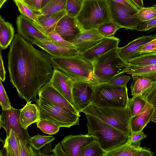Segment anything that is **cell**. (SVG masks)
<instances>
[{
  "label": "cell",
  "mask_w": 156,
  "mask_h": 156,
  "mask_svg": "<svg viewBox=\"0 0 156 156\" xmlns=\"http://www.w3.org/2000/svg\"><path fill=\"white\" fill-rule=\"evenodd\" d=\"M33 45L16 34L8 54L10 81L19 97L27 102L37 99L41 87L50 80L53 69L51 55Z\"/></svg>",
  "instance_id": "1"
},
{
  "label": "cell",
  "mask_w": 156,
  "mask_h": 156,
  "mask_svg": "<svg viewBox=\"0 0 156 156\" xmlns=\"http://www.w3.org/2000/svg\"><path fill=\"white\" fill-rule=\"evenodd\" d=\"M87 119V134L98 142L106 152L126 143L129 136L108 124L89 114Z\"/></svg>",
  "instance_id": "2"
},
{
  "label": "cell",
  "mask_w": 156,
  "mask_h": 156,
  "mask_svg": "<svg viewBox=\"0 0 156 156\" xmlns=\"http://www.w3.org/2000/svg\"><path fill=\"white\" fill-rule=\"evenodd\" d=\"M51 60L53 68L62 71L73 81L97 85L94 80L92 62L83 58L80 53L76 55L69 57L51 56Z\"/></svg>",
  "instance_id": "3"
},
{
  "label": "cell",
  "mask_w": 156,
  "mask_h": 156,
  "mask_svg": "<svg viewBox=\"0 0 156 156\" xmlns=\"http://www.w3.org/2000/svg\"><path fill=\"white\" fill-rule=\"evenodd\" d=\"M114 49L93 60L94 80L96 84L108 82L116 76L126 73L129 65Z\"/></svg>",
  "instance_id": "4"
},
{
  "label": "cell",
  "mask_w": 156,
  "mask_h": 156,
  "mask_svg": "<svg viewBox=\"0 0 156 156\" xmlns=\"http://www.w3.org/2000/svg\"><path fill=\"white\" fill-rule=\"evenodd\" d=\"M76 18L82 31L111 21L108 0H85Z\"/></svg>",
  "instance_id": "5"
},
{
  "label": "cell",
  "mask_w": 156,
  "mask_h": 156,
  "mask_svg": "<svg viewBox=\"0 0 156 156\" xmlns=\"http://www.w3.org/2000/svg\"><path fill=\"white\" fill-rule=\"evenodd\" d=\"M82 112L96 117L129 136L131 134V116L128 106L125 108L102 107L91 103Z\"/></svg>",
  "instance_id": "6"
},
{
  "label": "cell",
  "mask_w": 156,
  "mask_h": 156,
  "mask_svg": "<svg viewBox=\"0 0 156 156\" xmlns=\"http://www.w3.org/2000/svg\"><path fill=\"white\" fill-rule=\"evenodd\" d=\"M93 87L91 103L102 107H127L129 98L127 87L104 83L93 85Z\"/></svg>",
  "instance_id": "7"
},
{
  "label": "cell",
  "mask_w": 156,
  "mask_h": 156,
  "mask_svg": "<svg viewBox=\"0 0 156 156\" xmlns=\"http://www.w3.org/2000/svg\"><path fill=\"white\" fill-rule=\"evenodd\" d=\"M35 101L39 112L40 120L50 121L60 127L70 128L79 125L80 115L39 97Z\"/></svg>",
  "instance_id": "8"
},
{
  "label": "cell",
  "mask_w": 156,
  "mask_h": 156,
  "mask_svg": "<svg viewBox=\"0 0 156 156\" xmlns=\"http://www.w3.org/2000/svg\"><path fill=\"white\" fill-rule=\"evenodd\" d=\"M20 109L14 108L2 110L0 116V127L5 131L8 135L11 129L15 133L18 140L20 148L26 146H31L29 143L31 137L29 134L27 129L22 126L19 119Z\"/></svg>",
  "instance_id": "9"
},
{
  "label": "cell",
  "mask_w": 156,
  "mask_h": 156,
  "mask_svg": "<svg viewBox=\"0 0 156 156\" xmlns=\"http://www.w3.org/2000/svg\"><path fill=\"white\" fill-rule=\"evenodd\" d=\"M112 21L120 28L136 30L143 22L133 16L137 12L112 0H108Z\"/></svg>",
  "instance_id": "10"
},
{
  "label": "cell",
  "mask_w": 156,
  "mask_h": 156,
  "mask_svg": "<svg viewBox=\"0 0 156 156\" xmlns=\"http://www.w3.org/2000/svg\"><path fill=\"white\" fill-rule=\"evenodd\" d=\"M93 85L79 81H73L72 96L73 105L80 113L91 103Z\"/></svg>",
  "instance_id": "11"
},
{
  "label": "cell",
  "mask_w": 156,
  "mask_h": 156,
  "mask_svg": "<svg viewBox=\"0 0 156 156\" xmlns=\"http://www.w3.org/2000/svg\"><path fill=\"white\" fill-rule=\"evenodd\" d=\"M55 57H69L77 55L79 53L76 48L67 47L54 41L50 38L33 39L31 43Z\"/></svg>",
  "instance_id": "12"
},
{
  "label": "cell",
  "mask_w": 156,
  "mask_h": 156,
  "mask_svg": "<svg viewBox=\"0 0 156 156\" xmlns=\"http://www.w3.org/2000/svg\"><path fill=\"white\" fill-rule=\"evenodd\" d=\"M16 24L18 34L30 43L34 38L40 39L50 38L40 28L22 15L17 17Z\"/></svg>",
  "instance_id": "13"
},
{
  "label": "cell",
  "mask_w": 156,
  "mask_h": 156,
  "mask_svg": "<svg viewBox=\"0 0 156 156\" xmlns=\"http://www.w3.org/2000/svg\"><path fill=\"white\" fill-rule=\"evenodd\" d=\"M105 37L97 29L82 31L70 42L82 54L100 43Z\"/></svg>",
  "instance_id": "14"
},
{
  "label": "cell",
  "mask_w": 156,
  "mask_h": 156,
  "mask_svg": "<svg viewBox=\"0 0 156 156\" xmlns=\"http://www.w3.org/2000/svg\"><path fill=\"white\" fill-rule=\"evenodd\" d=\"M39 97L65 108L73 113L80 115L74 107L72 105L49 81L42 87L40 90Z\"/></svg>",
  "instance_id": "15"
},
{
  "label": "cell",
  "mask_w": 156,
  "mask_h": 156,
  "mask_svg": "<svg viewBox=\"0 0 156 156\" xmlns=\"http://www.w3.org/2000/svg\"><path fill=\"white\" fill-rule=\"evenodd\" d=\"M53 68L52 74L49 81L74 106L72 96L73 80L62 71L56 68Z\"/></svg>",
  "instance_id": "16"
},
{
  "label": "cell",
  "mask_w": 156,
  "mask_h": 156,
  "mask_svg": "<svg viewBox=\"0 0 156 156\" xmlns=\"http://www.w3.org/2000/svg\"><path fill=\"white\" fill-rule=\"evenodd\" d=\"M55 30L65 40L70 43L82 32L76 18L67 14L58 21Z\"/></svg>",
  "instance_id": "17"
},
{
  "label": "cell",
  "mask_w": 156,
  "mask_h": 156,
  "mask_svg": "<svg viewBox=\"0 0 156 156\" xmlns=\"http://www.w3.org/2000/svg\"><path fill=\"white\" fill-rule=\"evenodd\" d=\"M93 140L90 135L80 134L68 135L60 143L67 156H78L80 149Z\"/></svg>",
  "instance_id": "18"
},
{
  "label": "cell",
  "mask_w": 156,
  "mask_h": 156,
  "mask_svg": "<svg viewBox=\"0 0 156 156\" xmlns=\"http://www.w3.org/2000/svg\"><path fill=\"white\" fill-rule=\"evenodd\" d=\"M156 38L155 34L139 37L126 46L117 48V53L125 62L140 55L138 51L146 44Z\"/></svg>",
  "instance_id": "19"
},
{
  "label": "cell",
  "mask_w": 156,
  "mask_h": 156,
  "mask_svg": "<svg viewBox=\"0 0 156 156\" xmlns=\"http://www.w3.org/2000/svg\"><path fill=\"white\" fill-rule=\"evenodd\" d=\"M120 40L114 36L105 37L99 43L82 54L84 58L92 62L95 58L104 54L118 46Z\"/></svg>",
  "instance_id": "20"
},
{
  "label": "cell",
  "mask_w": 156,
  "mask_h": 156,
  "mask_svg": "<svg viewBox=\"0 0 156 156\" xmlns=\"http://www.w3.org/2000/svg\"><path fill=\"white\" fill-rule=\"evenodd\" d=\"M154 109L151 105L147 102L139 114L131 118L130 125L132 132L143 130L147 123L151 121Z\"/></svg>",
  "instance_id": "21"
},
{
  "label": "cell",
  "mask_w": 156,
  "mask_h": 156,
  "mask_svg": "<svg viewBox=\"0 0 156 156\" xmlns=\"http://www.w3.org/2000/svg\"><path fill=\"white\" fill-rule=\"evenodd\" d=\"M30 101L20 109L19 119L23 127L27 129L33 123L37 122L40 120L39 112L37 105L32 104Z\"/></svg>",
  "instance_id": "22"
},
{
  "label": "cell",
  "mask_w": 156,
  "mask_h": 156,
  "mask_svg": "<svg viewBox=\"0 0 156 156\" xmlns=\"http://www.w3.org/2000/svg\"><path fill=\"white\" fill-rule=\"evenodd\" d=\"M66 14L65 10L56 13L49 14H41L38 16L39 27L46 34L55 30L60 20Z\"/></svg>",
  "instance_id": "23"
},
{
  "label": "cell",
  "mask_w": 156,
  "mask_h": 156,
  "mask_svg": "<svg viewBox=\"0 0 156 156\" xmlns=\"http://www.w3.org/2000/svg\"><path fill=\"white\" fill-rule=\"evenodd\" d=\"M14 30L12 24L0 16V46L4 50L10 45L14 37Z\"/></svg>",
  "instance_id": "24"
},
{
  "label": "cell",
  "mask_w": 156,
  "mask_h": 156,
  "mask_svg": "<svg viewBox=\"0 0 156 156\" xmlns=\"http://www.w3.org/2000/svg\"><path fill=\"white\" fill-rule=\"evenodd\" d=\"M140 143H126L107 152L105 156H137L142 147Z\"/></svg>",
  "instance_id": "25"
},
{
  "label": "cell",
  "mask_w": 156,
  "mask_h": 156,
  "mask_svg": "<svg viewBox=\"0 0 156 156\" xmlns=\"http://www.w3.org/2000/svg\"><path fill=\"white\" fill-rule=\"evenodd\" d=\"M131 76L133 80L130 89L133 97L141 95L155 82L142 76L137 75Z\"/></svg>",
  "instance_id": "26"
},
{
  "label": "cell",
  "mask_w": 156,
  "mask_h": 156,
  "mask_svg": "<svg viewBox=\"0 0 156 156\" xmlns=\"http://www.w3.org/2000/svg\"><path fill=\"white\" fill-rule=\"evenodd\" d=\"M126 73L131 76H142L155 82L156 81V64L142 67L129 65L128 70Z\"/></svg>",
  "instance_id": "27"
},
{
  "label": "cell",
  "mask_w": 156,
  "mask_h": 156,
  "mask_svg": "<svg viewBox=\"0 0 156 156\" xmlns=\"http://www.w3.org/2000/svg\"><path fill=\"white\" fill-rule=\"evenodd\" d=\"M3 148L7 156H20L19 143L12 129H11L9 134L6 136Z\"/></svg>",
  "instance_id": "28"
},
{
  "label": "cell",
  "mask_w": 156,
  "mask_h": 156,
  "mask_svg": "<svg viewBox=\"0 0 156 156\" xmlns=\"http://www.w3.org/2000/svg\"><path fill=\"white\" fill-rule=\"evenodd\" d=\"M14 2L21 14L39 27L38 18L42 14L41 11L33 9L22 1L16 0Z\"/></svg>",
  "instance_id": "29"
},
{
  "label": "cell",
  "mask_w": 156,
  "mask_h": 156,
  "mask_svg": "<svg viewBox=\"0 0 156 156\" xmlns=\"http://www.w3.org/2000/svg\"><path fill=\"white\" fill-rule=\"evenodd\" d=\"M129 66L142 67L156 64V52L145 53L126 61Z\"/></svg>",
  "instance_id": "30"
},
{
  "label": "cell",
  "mask_w": 156,
  "mask_h": 156,
  "mask_svg": "<svg viewBox=\"0 0 156 156\" xmlns=\"http://www.w3.org/2000/svg\"><path fill=\"white\" fill-rule=\"evenodd\" d=\"M106 152L98 142L93 140L80 149L78 156H105Z\"/></svg>",
  "instance_id": "31"
},
{
  "label": "cell",
  "mask_w": 156,
  "mask_h": 156,
  "mask_svg": "<svg viewBox=\"0 0 156 156\" xmlns=\"http://www.w3.org/2000/svg\"><path fill=\"white\" fill-rule=\"evenodd\" d=\"M147 102L141 96L129 98L128 104L131 117L139 114L143 110Z\"/></svg>",
  "instance_id": "32"
},
{
  "label": "cell",
  "mask_w": 156,
  "mask_h": 156,
  "mask_svg": "<svg viewBox=\"0 0 156 156\" xmlns=\"http://www.w3.org/2000/svg\"><path fill=\"white\" fill-rule=\"evenodd\" d=\"M66 0H50L40 11L42 14L55 13L66 9Z\"/></svg>",
  "instance_id": "33"
},
{
  "label": "cell",
  "mask_w": 156,
  "mask_h": 156,
  "mask_svg": "<svg viewBox=\"0 0 156 156\" xmlns=\"http://www.w3.org/2000/svg\"><path fill=\"white\" fill-rule=\"evenodd\" d=\"M55 139V137L54 136L41 135L38 134L31 137L29 143L33 148L38 151L46 144L51 143Z\"/></svg>",
  "instance_id": "34"
},
{
  "label": "cell",
  "mask_w": 156,
  "mask_h": 156,
  "mask_svg": "<svg viewBox=\"0 0 156 156\" xmlns=\"http://www.w3.org/2000/svg\"><path fill=\"white\" fill-rule=\"evenodd\" d=\"M133 16L142 22L150 20L156 16V5L140 8Z\"/></svg>",
  "instance_id": "35"
},
{
  "label": "cell",
  "mask_w": 156,
  "mask_h": 156,
  "mask_svg": "<svg viewBox=\"0 0 156 156\" xmlns=\"http://www.w3.org/2000/svg\"><path fill=\"white\" fill-rule=\"evenodd\" d=\"M85 0H66V14L75 17L80 12Z\"/></svg>",
  "instance_id": "36"
},
{
  "label": "cell",
  "mask_w": 156,
  "mask_h": 156,
  "mask_svg": "<svg viewBox=\"0 0 156 156\" xmlns=\"http://www.w3.org/2000/svg\"><path fill=\"white\" fill-rule=\"evenodd\" d=\"M37 125L43 133L51 135L57 133L60 128L54 123L45 120H39L37 122Z\"/></svg>",
  "instance_id": "37"
},
{
  "label": "cell",
  "mask_w": 156,
  "mask_h": 156,
  "mask_svg": "<svg viewBox=\"0 0 156 156\" xmlns=\"http://www.w3.org/2000/svg\"><path fill=\"white\" fill-rule=\"evenodd\" d=\"M120 28L112 21L107 22L100 26L97 29L98 31L106 37L114 36Z\"/></svg>",
  "instance_id": "38"
},
{
  "label": "cell",
  "mask_w": 156,
  "mask_h": 156,
  "mask_svg": "<svg viewBox=\"0 0 156 156\" xmlns=\"http://www.w3.org/2000/svg\"><path fill=\"white\" fill-rule=\"evenodd\" d=\"M154 108L156 107V81L141 95Z\"/></svg>",
  "instance_id": "39"
},
{
  "label": "cell",
  "mask_w": 156,
  "mask_h": 156,
  "mask_svg": "<svg viewBox=\"0 0 156 156\" xmlns=\"http://www.w3.org/2000/svg\"><path fill=\"white\" fill-rule=\"evenodd\" d=\"M123 74H121L116 76L108 82L104 83L115 86L127 87V84L130 79L131 76L125 75Z\"/></svg>",
  "instance_id": "40"
},
{
  "label": "cell",
  "mask_w": 156,
  "mask_h": 156,
  "mask_svg": "<svg viewBox=\"0 0 156 156\" xmlns=\"http://www.w3.org/2000/svg\"><path fill=\"white\" fill-rule=\"evenodd\" d=\"M0 104L2 110H6L10 108L12 106L4 87L0 80Z\"/></svg>",
  "instance_id": "41"
},
{
  "label": "cell",
  "mask_w": 156,
  "mask_h": 156,
  "mask_svg": "<svg viewBox=\"0 0 156 156\" xmlns=\"http://www.w3.org/2000/svg\"><path fill=\"white\" fill-rule=\"evenodd\" d=\"M156 30V16L143 22L136 30L137 31H152ZM156 35V34H155Z\"/></svg>",
  "instance_id": "42"
},
{
  "label": "cell",
  "mask_w": 156,
  "mask_h": 156,
  "mask_svg": "<svg viewBox=\"0 0 156 156\" xmlns=\"http://www.w3.org/2000/svg\"><path fill=\"white\" fill-rule=\"evenodd\" d=\"M47 34L50 39L63 46L75 48L72 43L65 40L55 30Z\"/></svg>",
  "instance_id": "43"
},
{
  "label": "cell",
  "mask_w": 156,
  "mask_h": 156,
  "mask_svg": "<svg viewBox=\"0 0 156 156\" xmlns=\"http://www.w3.org/2000/svg\"><path fill=\"white\" fill-rule=\"evenodd\" d=\"M147 137V135L144 133L143 130L136 132H132L129 136L128 142L131 143H140L143 139Z\"/></svg>",
  "instance_id": "44"
},
{
  "label": "cell",
  "mask_w": 156,
  "mask_h": 156,
  "mask_svg": "<svg viewBox=\"0 0 156 156\" xmlns=\"http://www.w3.org/2000/svg\"><path fill=\"white\" fill-rule=\"evenodd\" d=\"M156 49V38L146 44L140 49V55L147 53Z\"/></svg>",
  "instance_id": "45"
},
{
  "label": "cell",
  "mask_w": 156,
  "mask_h": 156,
  "mask_svg": "<svg viewBox=\"0 0 156 156\" xmlns=\"http://www.w3.org/2000/svg\"><path fill=\"white\" fill-rule=\"evenodd\" d=\"M42 0H23L22 2L33 9L40 11Z\"/></svg>",
  "instance_id": "46"
},
{
  "label": "cell",
  "mask_w": 156,
  "mask_h": 156,
  "mask_svg": "<svg viewBox=\"0 0 156 156\" xmlns=\"http://www.w3.org/2000/svg\"><path fill=\"white\" fill-rule=\"evenodd\" d=\"M62 147L61 143L59 142L56 145L54 148L52 149L51 151L55 156H67Z\"/></svg>",
  "instance_id": "47"
},
{
  "label": "cell",
  "mask_w": 156,
  "mask_h": 156,
  "mask_svg": "<svg viewBox=\"0 0 156 156\" xmlns=\"http://www.w3.org/2000/svg\"><path fill=\"white\" fill-rule=\"evenodd\" d=\"M137 11L139 8L131 0H112Z\"/></svg>",
  "instance_id": "48"
},
{
  "label": "cell",
  "mask_w": 156,
  "mask_h": 156,
  "mask_svg": "<svg viewBox=\"0 0 156 156\" xmlns=\"http://www.w3.org/2000/svg\"><path fill=\"white\" fill-rule=\"evenodd\" d=\"M51 143L47 144L42 151L38 150L37 151L36 156H51Z\"/></svg>",
  "instance_id": "49"
},
{
  "label": "cell",
  "mask_w": 156,
  "mask_h": 156,
  "mask_svg": "<svg viewBox=\"0 0 156 156\" xmlns=\"http://www.w3.org/2000/svg\"><path fill=\"white\" fill-rule=\"evenodd\" d=\"M0 80L4 82L5 79V71L4 66L1 49L0 51Z\"/></svg>",
  "instance_id": "50"
},
{
  "label": "cell",
  "mask_w": 156,
  "mask_h": 156,
  "mask_svg": "<svg viewBox=\"0 0 156 156\" xmlns=\"http://www.w3.org/2000/svg\"><path fill=\"white\" fill-rule=\"evenodd\" d=\"M154 153L150 149L145 147H142L140 151L137 156H152Z\"/></svg>",
  "instance_id": "51"
},
{
  "label": "cell",
  "mask_w": 156,
  "mask_h": 156,
  "mask_svg": "<svg viewBox=\"0 0 156 156\" xmlns=\"http://www.w3.org/2000/svg\"><path fill=\"white\" fill-rule=\"evenodd\" d=\"M139 8L143 7V0H131Z\"/></svg>",
  "instance_id": "52"
},
{
  "label": "cell",
  "mask_w": 156,
  "mask_h": 156,
  "mask_svg": "<svg viewBox=\"0 0 156 156\" xmlns=\"http://www.w3.org/2000/svg\"><path fill=\"white\" fill-rule=\"evenodd\" d=\"M151 121L156 122V107L154 108V111L151 117Z\"/></svg>",
  "instance_id": "53"
},
{
  "label": "cell",
  "mask_w": 156,
  "mask_h": 156,
  "mask_svg": "<svg viewBox=\"0 0 156 156\" xmlns=\"http://www.w3.org/2000/svg\"><path fill=\"white\" fill-rule=\"evenodd\" d=\"M50 0H42L41 9L43 8L50 1Z\"/></svg>",
  "instance_id": "54"
},
{
  "label": "cell",
  "mask_w": 156,
  "mask_h": 156,
  "mask_svg": "<svg viewBox=\"0 0 156 156\" xmlns=\"http://www.w3.org/2000/svg\"><path fill=\"white\" fill-rule=\"evenodd\" d=\"M7 0H0V8Z\"/></svg>",
  "instance_id": "55"
},
{
  "label": "cell",
  "mask_w": 156,
  "mask_h": 156,
  "mask_svg": "<svg viewBox=\"0 0 156 156\" xmlns=\"http://www.w3.org/2000/svg\"><path fill=\"white\" fill-rule=\"evenodd\" d=\"M156 52V49L151 51H150V52Z\"/></svg>",
  "instance_id": "56"
},
{
  "label": "cell",
  "mask_w": 156,
  "mask_h": 156,
  "mask_svg": "<svg viewBox=\"0 0 156 156\" xmlns=\"http://www.w3.org/2000/svg\"><path fill=\"white\" fill-rule=\"evenodd\" d=\"M14 1H16V0H19V1H23V0H13Z\"/></svg>",
  "instance_id": "57"
}]
</instances>
